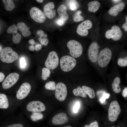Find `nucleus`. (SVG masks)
Listing matches in <instances>:
<instances>
[{
  "label": "nucleus",
  "mask_w": 127,
  "mask_h": 127,
  "mask_svg": "<svg viewBox=\"0 0 127 127\" xmlns=\"http://www.w3.org/2000/svg\"><path fill=\"white\" fill-rule=\"evenodd\" d=\"M68 119L67 115L65 113L61 112L55 115L52 118V122L55 125H61L67 123Z\"/></svg>",
  "instance_id": "dca6fc26"
},
{
  "label": "nucleus",
  "mask_w": 127,
  "mask_h": 127,
  "mask_svg": "<svg viewBox=\"0 0 127 127\" xmlns=\"http://www.w3.org/2000/svg\"><path fill=\"white\" fill-rule=\"evenodd\" d=\"M120 82V78L117 77L114 79L112 83V89L114 92L116 93H119L121 91V89L119 85Z\"/></svg>",
  "instance_id": "5701e85b"
},
{
  "label": "nucleus",
  "mask_w": 127,
  "mask_h": 127,
  "mask_svg": "<svg viewBox=\"0 0 127 127\" xmlns=\"http://www.w3.org/2000/svg\"><path fill=\"white\" fill-rule=\"evenodd\" d=\"M36 1L37 2L39 3H42L43 1V0H36Z\"/></svg>",
  "instance_id": "09e8293b"
},
{
  "label": "nucleus",
  "mask_w": 127,
  "mask_h": 127,
  "mask_svg": "<svg viewBox=\"0 0 127 127\" xmlns=\"http://www.w3.org/2000/svg\"><path fill=\"white\" fill-rule=\"evenodd\" d=\"M19 76V74L16 72L11 73L9 74L2 83L3 88L6 89L12 87L17 81Z\"/></svg>",
  "instance_id": "9d476101"
},
{
  "label": "nucleus",
  "mask_w": 127,
  "mask_h": 127,
  "mask_svg": "<svg viewBox=\"0 0 127 127\" xmlns=\"http://www.w3.org/2000/svg\"><path fill=\"white\" fill-rule=\"evenodd\" d=\"M35 50L37 51L40 50L42 48V45L36 43L35 46Z\"/></svg>",
  "instance_id": "58836bf2"
},
{
  "label": "nucleus",
  "mask_w": 127,
  "mask_h": 127,
  "mask_svg": "<svg viewBox=\"0 0 127 127\" xmlns=\"http://www.w3.org/2000/svg\"><path fill=\"white\" fill-rule=\"evenodd\" d=\"M18 28L17 25L13 24L8 27L7 29V32L8 33L13 34L12 40L16 44L18 43L21 40V36L17 32Z\"/></svg>",
  "instance_id": "f3484780"
},
{
  "label": "nucleus",
  "mask_w": 127,
  "mask_h": 127,
  "mask_svg": "<svg viewBox=\"0 0 127 127\" xmlns=\"http://www.w3.org/2000/svg\"><path fill=\"white\" fill-rule=\"evenodd\" d=\"M117 64L119 66L125 67L127 66V58L126 56L123 58H119Z\"/></svg>",
  "instance_id": "2f4dec72"
},
{
  "label": "nucleus",
  "mask_w": 127,
  "mask_h": 127,
  "mask_svg": "<svg viewBox=\"0 0 127 127\" xmlns=\"http://www.w3.org/2000/svg\"><path fill=\"white\" fill-rule=\"evenodd\" d=\"M29 13L31 18L37 22L43 23L46 20V16L44 13L36 7H33L31 8L30 10Z\"/></svg>",
  "instance_id": "0eeeda50"
},
{
  "label": "nucleus",
  "mask_w": 127,
  "mask_h": 127,
  "mask_svg": "<svg viewBox=\"0 0 127 127\" xmlns=\"http://www.w3.org/2000/svg\"><path fill=\"white\" fill-rule=\"evenodd\" d=\"M70 9L72 11H75L79 7V4L76 0H67Z\"/></svg>",
  "instance_id": "c85d7f7f"
},
{
  "label": "nucleus",
  "mask_w": 127,
  "mask_h": 127,
  "mask_svg": "<svg viewBox=\"0 0 127 127\" xmlns=\"http://www.w3.org/2000/svg\"><path fill=\"white\" fill-rule=\"evenodd\" d=\"M61 69L65 72H68L72 70L75 67L77 63L75 59L69 55L62 57L60 61Z\"/></svg>",
  "instance_id": "f03ea898"
},
{
  "label": "nucleus",
  "mask_w": 127,
  "mask_h": 127,
  "mask_svg": "<svg viewBox=\"0 0 127 127\" xmlns=\"http://www.w3.org/2000/svg\"><path fill=\"white\" fill-rule=\"evenodd\" d=\"M99 48L98 44L95 42L92 43L89 47L88 56L89 60L92 63H95L97 61Z\"/></svg>",
  "instance_id": "9b49d317"
},
{
  "label": "nucleus",
  "mask_w": 127,
  "mask_h": 127,
  "mask_svg": "<svg viewBox=\"0 0 127 127\" xmlns=\"http://www.w3.org/2000/svg\"><path fill=\"white\" fill-rule=\"evenodd\" d=\"M113 2H119L121 0H112Z\"/></svg>",
  "instance_id": "8fccbe9b"
},
{
  "label": "nucleus",
  "mask_w": 127,
  "mask_h": 127,
  "mask_svg": "<svg viewBox=\"0 0 127 127\" xmlns=\"http://www.w3.org/2000/svg\"><path fill=\"white\" fill-rule=\"evenodd\" d=\"M126 21L122 25V28L124 29L125 31L127 32V16H126L125 17Z\"/></svg>",
  "instance_id": "a19ab883"
},
{
  "label": "nucleus",
  "mask_w": 127,
  "mask_h": 127,
  "mask_svg": "<svg viewBox=\"0 0 127 127\" xmlns=\"http://www.w3.org/2000/svg\"><path fill=\"white\" fill-rule=\"evenodd\" d=\"M27 110L32 112H40L44 111L46 109L44 104L38 101H34L29 103L26 106Z\"/></svg>",
  "instance_id": "ddd939ff"
},
{
  "label": "nucleus",
  "mask_w": 127,
  "mask_h": 127,
  "mask_svg": "<svg viewBox=\"0 0 127 127\" xmlns=\"http://www.w3.org/2000/svg\"><path fill=\"white\" fill-rule=\"evenodd\" d=\"M38 40L42 45H44V42L43 37H40L38 38Z\"/></svg>",
  "instance_id": "49530a36"
},
{
  "label": "nucleus",
  "mask_w": 127,
  "mask_h": 127,
  "mask_svg": "<svg viewBox=\"0 0 127 127\" xmlns=\"http://www.w3.org/2000/svg\"><path fill=\"white\" fill-rule=\"evenodd\" d=\"M112 56L111 49L106 48L102 50L99 54L97 61L99 66L102 67H106L110 62Z\"/></svg>",
  "instance_id": "20e7f679"
},
{
  "label": "nucleus",
  "mask_w": 127,
  "mask_h": 127,
  "mask_svg": "<svg viewBox=\"0 0 127 127\" xmlns=\"http://www.w3.org/2000/svg\"><path fill=\"white\" fill-rule=\"evenodd\" d=\"M73 92L74 95L76 96H80L84 98L87 97V94L79 86L74 89L73 90Z\"/></svg>",
  "instance_id": "b1692460"
},
{
  "label": "nucleus",
  "mask_w": 127,
  "mask_h": 127,
  "mask_svg": "<svg viewBox=\"0 0 127 127\" xmlns=\"http://www.w3.org/2000/svg\"><path fill=\"white\" fill-rule=\"evenodd\" d=\"M55 95L59 101H63L66 99L67 94V87L66 85L62 82H59L56 85Z\"/></svg>",
  "instance_id": "6e6552de"
},
{
  "label": "nucleus",
  "mask_w": 127,
  "mask_h": 127,
  "mask_svg": "<svg viewBox=\"0 0 127 127\" xmlns=\"http://www.w3.org/2000/svg\"><path fill=\"white\" fill-rule=\"evenodd\" d=\"M82 88L90 98L92 99L95 97V93L94 90L92 88L84 85L82 86Z\"/></svg>",
  "instance_id": "393cba45"
},
{
  "label": "nucleus",
  "mask_w": 127,
  "mask_h": 127,
  "mask_svg": "<svg viewBox=\"0 0 127 127\" xmlns=\"http://www.w3.org/2000/svg\"><path fill=\"white\" fill-rule=\"evenodd\" d=\"M5 77L4 74L3 73L0 72V82L4 80Z\"/></svg>",
  "instance_id": "37998d69"
},
{
  "label": "nucleus",
  "mask_w": 127,
  "mask_h": 127,
  "mask_svg": "<svg viewBox=\"0 0 127 127\" xmlns=\"http://www.w3.org/2000/svg\"><path fill=\"white\" fill-rule=\"evenodd\" d=\"M31 86L29 83H23L18 89L16 94V97L18 99H22L26 98L30 93Z\"/></svg>",
  "instance_id": "4468645a"
},
{
  "label": "nucleus",
  "mask_w": 127,
  "mask_h": 127,
  "mask_svg": "<svg viewBox=\"0 0 127 127\" xmlns=\"http://www.w3.org/2000/svg\"><path fill=\"white\" fill-rule=\"evenodd\" d=\"M9 106L8 98L6 95L3 93H0V109H6Z\"/></svg>",
  "instance_id": "4be33fe9"
},
{
  "label": "nucleus",
  "mask_w": 127,
  "mask_h": 127,
  "mask_svg": "<svg viewBox=\"0 0 127 127\" xmlns=\"http://www.w3.org/2000/svg\"><path fill=\"white\" fill-rule=\"evenodd\" d=\"M82 13L80 10L78 11L73 15V19L76 22H79L83 21L84 19V17L80 14Z\"/></svg>",
  "instance_id": "cd10ccee"
},
{
  "label": "nucleus",
  "mask_w": 127,
  "mask_h": 127,
  "mask_svg": "<svg viewBox=\"0 0 127 127\" xmlns=\"http://www.w3.org/2000/svg\"></svg>",
  "instance_id": "603ef678"
},
{
  "label": "nucleus",
  "mask_w": 127,
  "mask_h": 127,
  "mask_svg": "<svg viewBox=\"0 0 127 127\" xmlns=\"http://www.w3.org/2000/svg\"><path fill=\"white\" fill-rule=\"evenodd\" d=\"M121 110L117 101H114L110 103L108 109V116L109 120L112 122L115 121L120 113Z\"/></svg>",
  "instance_id": "423d86ee"
},
{
  "label": "nucleus",
  "mask_w": 127,
  "mask_h": 127,
  "mask_svg": "<svg viewBox=\"0 0 127 127\" xmlns=\"http://www.w3.org/2000/svg\"><path fill=\"white\" fill-rule=\"evenodd\" d=\"M43 37L44 40V45L45 46H46L48 43V40L47 37Z\"/></svg>",
  "instance_id": "79ce46f5"
},
{
  "label": "nucleus",
  "mask_w": 127,
  "mask_h": 127,
  "mask_svg": "<svg viewBox=\"0 0 127 127\" xmlns=\"http://www.w3.org/2000/svg\"><path fill=\"white\" fill-rule=\"evenodd\" d=\"M72 127L71 126L68 125V126H65L63 127Z\"/></svg>",
  "instance_id": "3c124183"
},
{
  "label": "nucleus",
  "mask_w": 127,
  "mask_h": 127,
  "mask_svg": "<svg viewBox=\"0 0 127 127\" xmlns=\"http://www.w3.org/2000/svg\"><path fill=\"white\" fill-rule=\"evenodd\" d=\"M56 86L55 83L52 81H50L47 82L44 85V87L45 89L52 91L55 90Z\"/></svg>",
  "instance_id": "7c9ffc66"
},
{
  "label": "nucleus",
  "mask_w": 127,
  "mask_h": 127,
  "mask_svg": "<svg viewBox=\"0 0 127 127\" xmlns=\"http://www.w3.org/2000/svg\"><path fill=\"white\" fill-rule=\"evenodd\" d=\"M55 7V5L53 2H49L44 5V13L48 18L52 19L56 16L55 10L53 9Z\"/></svg>",
  "instance_id": "2eb2a0df"
},
{
  "label": "nucleus",
  "mask_w": 127,
  "mask_h": 127,
  "mask_svg": "<svg viewBox=\"0 0 127 127\" xmlns=\"http://www.w3.org/2000/svg\"><path fill=\"white\" fill-rule=\"evenodd\" d=\"M17 26L18 29L21 32L23 36L26 37L30 35L31 32L24 23L22 22H20L17 24Z\"/></svg>",
  "instance_id": "6ab92c4d"
},
{
  "label": "nucleus",
  "mask_w": 127,
  "mask_h": 127,
  "mask_svg": "<svg viewBox=\"0 0 127 127\" xmlns=\"http://www.w3.org/2000/svg\"><path fill=\"white\" fill-rule=\"evenodd\" d=\"M59 63V58L57 53L52 51L49 53L45 61V65L46 68L50 70H53L57 67Z\"/></svg>",
  "instance_id": "39448f33"
},
{
  "label": "nucleus",
  "mask_w": 127,
  "mask_h": 127,
  "mask_svg": "<svg viewBox=\"0 0 127 127\" xmlns=\"http://www.w3.org/2000/svg\"><path fill=\"white\" fill-rule=\"evenodd\" d=\"M43 117V114L40 112H32L30 115L31 119L33 122H36L42 119Z\"/></svg>",
  "instance_id": "bb28decb"
},
{
  "label": "nucleus",
  "mask_w": 127,
  "mask_h": 127,
  "mask_svg": "<svg viewBox=\"0 0 127 127\" xmlns=\"http://www.w3.org/2000/svg\"><path fill=\"white\" fill-rule=\"evenodd\" d=\"M84 127H99L98 123L96 121H95L89 125H86Z\"/></svg>",
  "instance_id": "c9c22d12"
},
{
  "label": "nucleus",
  "mask_w": 127,
  "mask_h": 127,
  "mask_svg": "<svg viewBox=\"0 0 127 127\" xmlns=\"http://www.w3.org/2000/svg\"><path fill=\"white\" fill-rule=\"evenodd\" d=\"M17 53L12 49L9 47L4 48L2 51L0 55V59L2 62L7 63H12L18 58Z\"/></svg>",
  "instance_id": "f257e3e1"
},
{
  "label": "nucleus",
  "mask_w": 127,
  "mask_h": 127,
  "mask_svg": "<svg viewBox=\"0 0 127 127\" xmlns=\"http://www.w3.org/2000/svg\"><path fill=\"white\" fill-rule=\"evenodd\" d=\"M123 32L120 27L117 25H114L111 29L106 32L105 36L108 39L111 38L114 40L116 41L121 38Z\"/></svg>",
  "instance_id": "1a4fd4ad"
},
{
  "label": "nucleus",
  "mask_w": 127,
  "mask_h": 127,
  "mask_svg": "<svg viewBox=\"0 0 127 127\" xmlns=\"http://www.w3.org/2000/svg\"><path fill=\"white\" fill-rule=\"evenodd\" d=\"M50 70L47 68L44 67L42 69L41 78L43 80H47L51 74Z\"/></svg>",
  "instance_id": "c756f323"
},
{
  "label": "nucleus",
  "mask_w": 127,
  "mask_h": 127,
  "mask_svg": "<svg viewBox=\"0 0 127 127\" xmlns=\"http://www.w3.org/2000/svg\"><path fill=\"white\" fill-rule=\"evenodd\" d=\"M20 65L21 67L24 68L25 67L26 65V63L25 59L22 57L20 58Z\"/></svg>",
  "instance_id": "e433bc0d"
},
{
  "label": "nucleus",
  "mask_w": 127,
  "mask_h": 127,
  "mask_svg": "<svg viewBox=\"0 0 127 127\" xmlns=\"http://www.w3.org/2000/svg\"><path fill=\"white\" fill-rule=\"evenodd\" d=\"M67 9L66 6L63 4L60 5L57 9L58 13L60 18L64 21L67 20L69 18Z\"/></svg>",
  "instance_id": "aec40b11"
},
{
  "label": "nucleus",
  "mask_w": 127,
  "mask_h": 127,
  "mask_svg": "<svg viewBox=\"0 0 127 127\" xmlns=\"http://www.w3.org/2000/svg\"><path fill=\"white\" fill-rule=\"evenodd\" d=\"M88 10L89 12L94 13L99 9L100 6V3L97 1H94L89 2L87 4Z\"/></svg>",
  "instance_id": "412c9836"
},
{
  "label": "nucleus",
  "mask_w": 127,
  "mask_h": 127,
  "mask_svg": "<svg viewBox=\"0 0 127 127\" xmlns=\"http://www.w3.org/2000/svg\"><path fill=\"white\" fill-rule=\"evenodd\" d=\"M67 46L69 50L70 55L74 58L79 57L82 53V45L80 43L76 40H69L67 43Z\"/></svg>",
  "instance_id": "7ed1b4c3"
},
{
  "label": "nucleus",
  "mask_w": 127,
  "mask_h": 127,
  "mask_svg": "<svg viewBox=\"0 0 127 127\" xmlns=\"http://www.w3.org/2000/svg\"><path fill=\"white\" fill-rule=\"evenodd\" d=\"M80 107V103L77 102L75 104L73 108V111L74 113H77Z\"/></svg>",
  "instance_id": "f704fd0d"
},
{
  "label": "nucleus",
  "mask_w": 127,
  "mask_h": 127,
  "mask_svg": "<svg viewBox=\"0 0 127 127\" xmlns=\"http://www.w3.org/2000/svg\"></svg>",
  "instance_id": "864d4df0"
},
{
  "label": "nucleus",
  "mask_w": 127,
  "mask_h": 127,
  "mask_svg": "<svg viewBox=\"0 0 127 127\" xmlns=\"http://www.w3.org/2000/svg\"><path fill=\"white\" fill-rule=\"evenodd\" d=\"M2 1L4 4L6 10L8 11L12 10L15 8V5L12 0H3Z\"/></svg>",
  "instance_id": "a878e982"
},
{
  "label": "nucleus",
  "mask_w": 127,
  "mask_h": 127,
  "mask_svg": "<svg viewBox=\"0 0 127 127\" xmlns=\"http://www.w3.org/2000/svg\"><path fill=\"white\" fill-rule=\"evenodd\" d=\"M3 127H24V126L22 123H16L5 125Z\"/></svg>",
  "instance_id": "473e14b6"
},
{
  "label": "nucleus",
  "mask_w": 127,
  "mask_h": 127,
  "mask_svg": "<svg viewBox=\"0 0 127 127\" xmlns=\"http://www.w3.org/2000/svg\"><path fill=\"white\" fill-rule=\"evenodd\" d=\"M29 50L32 51H33L35 50V46L31 45L29 46Z\"/></svg>",
  "instance_id": "de8ad7c7"
},
{
  "label": "nucleus",
  "mask_w": 127,
  "mask_h": 127,
  "mask_svg": "<svg viewBox=\"0 0 127 127\" xmlns=\"http://www.w3.org/2000/svg\"><path fill=\"white\" fill-rule=\"evenodd\" d=\"M125 4L124 3L122 2L115 5L111 7L108 11L109 15L113 16L118 15L119 13L124 9Z\"/></svg>",
  "instance_id": "a211bd4d"
},
{
  "label": "nucleus",
  "mask_w": 127,
  "mask_h": 127,
  "mask_svg": "<svg viewBox=\"0 0 127 127\" xmlns=\"http://www.w3.org/2000/svg\"><path fill=\"white\" fill-rule=\"evenodd\" d=\"M28 43L34 46V45H35L36 44L34 40L33 39L29 40L28 41Z\"/></svg>",
  "instance_id": "a18cd8bd"
},
{
  "label": "nucleus",
  "mask_w": 127,
  "mask_h": 127,
  "mask_svg": "<svg viewBox=\"0 0 127 127\" xmlns=\"http://www.w3.org/2000/svg\"><path fill=\"white\" fill-rule=\"evenodd\" d=\"M110 96L109 94L104 93L103 96L100 99V101L102 103H103L105 102L107 99H108Z\"/></svg>",
  "instance_id": "72a5a7b5"
},
{
  "label": "nucleus",
  "mask_w": 127,
  "mask_h": 127,
  "mask_svg": "<svg viewBox=\"0 0 127 127\" xmlns=\"http://www.w3.org/2000/svg\"><path fill=\"white\" fill-rule=\"evenodd\" d=\"M123 96L125 97L127 96V88L126 87L123 90L122 94Z\"/></svg>",
  "instance_id": "c03bdc74"
},
{
  "label": "nucleus",
  "mask_w": 127,
  "mask_h": 127,
  "mask_svg": "<svg viewBox=\"0 0 127 127\" xmlns=\"http://www.w3.org/2000/svg\"><path fill=\"white\" fill-rule=\"evenodd\" d=\"M36 33L40 37H43L45 34L43 31L40 30H39L37 31Z\"/></svg>",
  "instance_id": "ea45409f"
},
{
  "label": "nucleus",
  "mask_w": 127,
  "mask_h": 127,
  "mask_svg": "<svg viewBox=\"0 0 127 127\" xmlns=\"http://www.w3.org/2000/svg\"><path fill=\"white\" fill-rule=\"evenodd\" d=\"M92 26V23L90 20H87L80 24L76 29V32L79 35L85 36L88 33V29H91Z\"/></svg>",
  "instance_id": "f8f14e48"
},
{
  "label": "nucleus",
  "mask_w": 127,
  "mask_h": 127,
  "mask_svg": "<svg viewBox=\"0 0 127 127\" xmlns=\"http://www.w3.org/2000/svg\"><path fill=\"white\" fill-rule=\"evenodd\" d=\"M56 23L59 26L63 25L65 21L60 18L58 19L56 21Z\"/></svg>",
  "instance_id": "4c0bfd02"
}]
</instances>
